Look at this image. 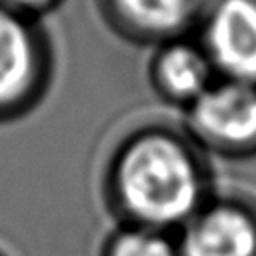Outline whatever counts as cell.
<instances>
[{
  "label": "cell",
  "instance_id": "6da1fadb",
  "mask_svg": "<svg viewBox=\"0 0 256 256\" xmlns=\"http://www.w3.org/2000/svg\"><path fill=\"white\" fill-rule=\"evenodd\" d=\"M120 212L132 226H184L204 206V182L194 158L176 140L154 134L132 142L114 172Z\"/></svg>",
  "mask_w": 256,
  "mask_h": 256
},
{
  "label": "cell",
  "instance_id": "7a4b0ae2",
  "mask_svg": "<svg viewBox=\"0 0 256 256\" xmlns=\"http://www.w3.org/2000/svg\"><path fill=\"white\" fill-rule=\"evenodd\" d=\"M176 242L180 256H256V210L230 200L204 204Z\"/></svg>",
  "mask_w": 256,
  "mask_h": 256
},
{
  "label": "cell",
  "instance_id": "3957f363",
  "mask_svg": "<svg viewBox=\"0 0 256 256\" xmlns=\"http://www.w3.org/2000/svg\"><path fill=\"white\" fill-rule=\"evenodd\" d=\"M214 62L238 82L256 80V0H222L208 22Z\"/></svg>",
  "mask_w": 256,
  "mask_h": 256
},
{
  "label": "cell",
  "instance_id": "277c9868",
  "mask_svg": "<svg viewBox=\"0 0 256 256\" xmlns=\"http://www.w3.org/2000/svg\"><path fill=\"white\" fill-rule=\"evenodd\" d=\"M198 130L224 146H246L256 140V90L246 82L206 88L194 106Z\"/></svg>",
  "mask_w": 256,
  "mask_h": 256
},
{
  "label": "cell",
  "instance_id": "5b68a950",
  "mask_svg": "<svg viewBox=\"0 0 256 256\" xmlns=\"http://www.w3.org/2000/svg\"><path fill=\"white\" fill-rule=\"evenodd\" d=\"M36 72L38 52L30 28L20 12L0 4V116L28 98Z\"/></svg>",
  "mask_w": 256,
  "mask_h": 256
},
{
  "label": "cell",
  "instance_id": "8992f818",
  "mask_svg": "<svg viewBox=\"0 0 256 256\" xmlns=\"http://www.w3.org/2000/svg\"><path fill=\"white\" fill-rule=\"evenodd\" d=\"M120 14L138 30L164 34L186 26L208 0H114Z\"/></svg>",
  "mask_w": 256,
  "mask_h": 256
},
{
  "label": "cell",
  "instance_id": "52a82bcc",
  "mask_svg": "<svg viewBox=\"0 0 256 256\" xmlns=\"http://www.w3.org/2000/svg\"><path fill=\"white\" fill-rule=\"evenodd\" d=\"M158 74L170 94L198 98L208 84V62L190 46H174L160 58Z\"/></svg>",
  "mask_w": 256,
  "mask_h": 256
},
{
  "label": "cell",
  "instance_id": "ba28073f",
  "mask_svg": "<svg viewBox=\"0 0 256 256\" xmlns=\"http://www.w3.org/2000/svg\"><path fill=\"white\" fill-rule=\"evenodd\" d=\"M102 256H180V250L176 236L128 224L106 240Z\"/></svg>",
  "mask_w": 256,
  "mask_h": 256
},
{
  "label": "cell",
  "instance_id": "9c48e42d",
  "mask_svg": "<svg viewBox=\"0 0 256 256\" xmlns=\"http://www.w3.org/2000/svg\"><path fill=\"white\" fill-rule=\"evenodd\" d=\"M44 2H48V0H0L2 6L10 8V10H16V12H20L22 8H36Z\"/></svg>",
  "mask_w": 256,
  "mask_h": 256
}]
</instances>
